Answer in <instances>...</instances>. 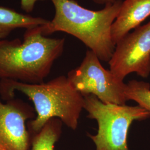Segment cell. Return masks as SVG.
<instances>
[{
  "label": "cell",
  "mask_w": 150,
  "mask_h": 150,
  "mask_svg": "<svg viewBox=\"0 0 150 150\" xmlns=\"http://www.w3.org/2000/svg\"><path fill=\"white\" fill-rule=\"evenodd\" d=\"M55 13L42 26L43 35L67 33L79 39L96 54L100 61L108 62L115 51L111 28L122 1L116 0L98 11L87 9L75 0H51Z\"/></svg>",
  "instance_id": "1"
},
{
  "label": "cell",
  "mask_w": 150,
  "mask_h": 150,
  "mask_svg": "<svg viewBox=\"0 0 150 150\" xmlns=\"http://www.w3.org/2000/svg\"><path fill=\"white\" fill-rule=\"evenodd\" d=\"M64 43V38L43 35L42 26L26 29L22 41L0 40V80L42 83L63 53Z\"/></svg>",
  "instance_id": "2"
},
{
  "label": "cell",
  "mask_w": 150,
  "mask_h": 150,
  "mask_svg": "<svg viewBox=\"0 0 150 150\" xmlns=\"http://www.w3.org/2000/svg\"><path fill=\"white\" fill-rule=\"evenodd\" d=\"M20 91L33 102L37 116L31 122L33 131L38 132L52 118H58L70 129L77 128L83 109L84 96L72 86L67 76H60L46 83L30 84L1 80L0 93L11 99Z\"/></svg>",
  "instance_id": "3"
},
{
  "label": "cell",
  "mask_w": 150,
  "mask_h": 150,
  "mask_svg": "<svg viewBox=\"0 0 150 150\" xmlns=\"http://www.w3.org/2000/svg\"><path fill=\"white\" fill-rule=\"evenodd\" d=\"M83 109L87 117L97 123L96 134H88L96 150H129L127 135L131 124L150 117V113L139 105L104 103L92 95L84 96Z\"/></svg>",
  "instance_id": "4"
},
{
  "label": "cell",
  "mask_w": 150,
  "mask_h": 150,
  "mask_svg": "<svg viewBox=\"0 0 150 150\" xmlns=\"http://www.w3.org/2000/svg\"><path fill=\"white\" fill-rule=\"evenodd\" d=\"M67 77L83 96L94 95L104 103L123 105L127 101L126 84L110 70L105 69L98 56L90 50L87 51L80 65L70 71Z\"/></svg>",
  "instance_id": "5"
},
{
  "label": "cell",
  "mask_w": 150,
  "mask_h": 150,
  "mask_svg": "<svg viewBox=\"0 0 150 150\" xmlns=\"http://www.w3.org/2000/svg\"><path fill=\"white\" fill-rule=\"evenodd\" d=\"M110 70L123 80L136 73L143 78L150 74V22L129 32L115 46L108 61Z\"/></svg>",
  "instance_id": "6"
},
{
  "label": "cell",
  "mask_w": 150,
  "mask_h": 150,
  "mask_svg": "<svg viewBox=\"0 0 150 150\" xmlns=\"http://www.w3.org/2000/svg\"><path fill=\"white\" fill-rule=\"evenodd\" d=\"M33 117L26 105L0 99V146L5 150H28L29 137L25 122Z\"/></svg>",
  "instance_id": "7"
},
{
  "label": "cell",
  "mask_w": 150,
  "mask_h": 150,
  "mask_svg": "<svg viewBox=\"0 0 150 150\" xmlns=\"http://www.w3.org/2000/svg\"><path fill=\"white\" fill-rule=\"evenodd\" d=\"M150 16V0H125L111 28L114 45Z\"/></svg>",
  "instance_id": "8"
},
{
  "label": "cell",
  "mask_w": 150,
  "mask_h": 150,
  "mask_svg": "<svg viewBox=\"0 0 150 150\" xmlns=\"http://www.w3.org/2000/svg\"><path fill=\"white\" fill-rule=\"evenodd\" d=\"M48 20L17 12L8 7L0 6V40L7 38L17 28L28 29L45 25Z\"/></svg>",
  "instance_id": "9"
},
{
  "label": "cell",
  "mask_w": 150,
  "mask_h": 150,
  "mask_svg": "<svg viewBox=\"0 0 150 150\" xmlns=\"http://www.w3.org/2000/svg\"><path fill=\"white\" fill-rule=\"evenodd\" d=\"M61 127L59 119L50 120L33 139L31 150H54L55 143L61 134Z\"/></svg>",
  "instance_id": "10"
},
{
  "label": "cell",
  "mask_w": 150,
  "mask_h": 150,
  "mask_svg": "<svg viewBox=\"0 0 150 150\" xmlns=\"http://www.w3.org/2000/svg\"><path fill=\"white\" fill-rule=\"evenodd\" d=\"M125 94L127 101L132 100L150 113V85L144 81H129L126 83Z\"/></svg>",
  "instance_id": "11"
},
{
  "label": "cell",
  "mask_w": 150,
  "mask_h": 150,
  "mask_svg": "<svg viewBox=\"0 0 150 150\" xmlns=\"http://www.w3.org/2000/svg\"><path fill=\"white\" fill-rule=\"evenodd\" d=\"M46 0H21V8L26 13H31L34 10L36 4L38 1Z\"/></svg>",
  "instance_id": "12"
},
{
  "label": "cell",
  "mask_w": 150,
  "mask_h": 150,
  "mask_svg": "<svg viewBox=\"0 0 150 150\" xmlns=\"http://www.w3.org/2000/svg\"><path fill=\"white\" fill-rule=\"evenodd\" d=\"M94 2L98 5H106L107 4L115 2L116 0H92Z\"/></svg>",
  "instance_id": "13"
},
{
  "label": "cell",
  "mask_w": 150,
  "mask_h": 150,
  "mask_svg": "<svg viewBox=\"0 0 150 150\" xmlns=\"http://www.w3.org/2000/svg\"><path fill=\"white\" fill-rule=\"evenodd\" d=\"M0 150H4V149H3V148H2V147H1V146H0Z\"/></svg>",
  "instance_id": "14"
}]
</instances>
